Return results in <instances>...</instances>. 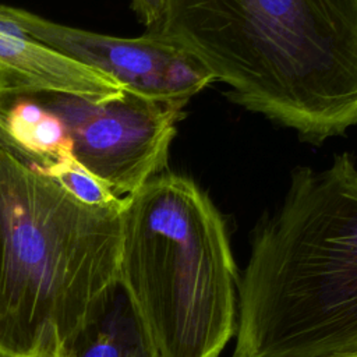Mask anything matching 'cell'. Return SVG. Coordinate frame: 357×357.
<instances>
[{
	"mask_svg": "<svg viewBox=\"0 0 357 357\" xmlns=\"http://www.w3.org/2000/svg\"><path fill=\"white\" fill-rule=\"evenodd\" d=\"M156 33L312 142L357 124V0H165Z\"/></svg>",
	"mask_w": 357,
	"mask_h": 357,
	"instance_id": "6da1fadb",
	"label": "cell"
},
{
	"mask_svg": "<svg viewBox=\"0 0 357 357\" xmlns=\"http://www.w3.org/2000/svg\"><path fill=\"white\" fill-rule=\"evenodd\" d=\"M357 351V167L337 155L298 169L255 231L238 279L231 357H336Z\"/></svg>",
	"mask_w": 357,
	"mask_h": 357,
	"instance_id": "7a4b0ae2",
	"label": "cell"
},
{
	"mask_svg": "<svg viewBox=\"0 0 357 357\" xmlns=\"http://www.w3.org/2000/svg\"><path fill=\"white\" fill-rule=\"evenodd\" d=\"M79 202L0 142V354L59 357L119 287L121 213Z\"/></svg>",
	"mask_w": 357,
	"mask_h": 357,
	"instance_id": "3957f363",
	"label": "cell"
},
{
	"mask_svg": "<svg viewBox=\"0 0 357 357\" xmlns=\"http://www.w3.org/2000/svg\"><path fill=\"white\" fill-rule=\"evenodd\" d=\"M119 284L155 357H219L236 333L238 272L226 223L188 177L126 195Z\"/></svg>",
	"mask_w": 357,
	"mask_h": 357,
	"instance_id": "277c9868",
	"label": "cell"
},
{
	"mask_svg": "<svg viewBox=\"0 0 357 357\" xmlns=\"http://www.w3.org/2000/svg\"><path fill=\"white\" fill-rule=\"evenodd\" d=\"M66 124L75 159L126 197L163 173L183 109L121 89L102 98L39 95Z\"/></svg>",
	"mask_w": 357,
	"mask_h": 357,
	"instance_id": "5b68a950",
	"label": "cell"
},
{
	"mask_svg": "<svg viewBox=\"0 0 357 357\" xmlns=\"http://www.w3.org/2000/svg\"><path fill=\"white\" fill-rule=\"evenodd\" d=\"M0 8L36 42L105 74L127 91L165 102V74L180 47L174 40L148 32L138 38L105 35L64 25L24 8Z\"/></svg>",
	"mask_w": 357,
	"mask_h": 357,
	"instance_id": "8992f818",
	"label": "cell"
},
{
	"mask_svg": "<svg viewBox=\"0 0 357 357\" xmlns=\"http://www.w3.org/2000/svg\"><path fill=\"white\" fill-rule=\"evenodd\" d=\"M0 70L11 96L70 95L102 99L124 89L105 74L85 67L22 32L0 8Z\"/></svg>",
	"mask_w": 357,
	"mask_h": 357,
	"instance_id": "52a82bcc",
	"label": "cell"
},
{
	"mask_svg": "<svg viewBox=\"0 0 357 357\" xmlns=\"http://www.w3.org/2000/svg\"><path fill=\"white\" fill-rule=\"evenodd\" d=\"M59 357H155L120 284Z\"/></svg>",
	"mask_w": 357,
	"mask_h": 357,
	"instance_id": "ba28073f",
	"label": "cell"
},
{
	"mask_svg": "<svg viewBox=\"0 0 357 357\" xmlns=\"http://www.w3.org/2000/svg\"><path fill=\"white\" fill-rule=\"evenodd\" d=\"M63 187L70 195L82 204L92 206H109L119 204V197L113 190L85 169L74 156V153L53 160L47 166L39 169L32 167Z\"/></svg>",
	"mask_w": 357,
	"mask_h": 357,
	"instance_id": "9c48e42d",
	"label": "cell"
},
{
	"mask_svg": "<svg viewBox=\"0 0 357 357\" xmlns=\"http://www.w3.org/2000/svg\"><path fill=\"white\" fill-rule=\"evenodd\" d=\"M131 8L145 25L146 32H153L163 20L165 0H131Z\"/></svg>",
	"mask_w": 357,
	"mask_h": 357,
	"instance_id": "30bf717a",
	"label": "cell"
},
{
	"mask_svg": "<svg viewBox=\"0 0 357 357\" xmlns=\"http://www.w3.org/2000/svg\"><path fill=\"white\" fill-rule=\"evenodd\" d=\"M11 96V86L8 77L0 70V112L3 110L4 102Z\"/></svg>",
	"mask_w": 357,
	"mask_h": 357,
	"instance_id": "8fae6325",
	"label": "cell"
},
{
	"mask_svg": "<svg viewBox=\"0 0 357 357\" xmlns=\"http://www.w3.org/2000/svg\"><path fill=\"white\" fill-rule=\"evenodd\" d=\"M336 357H357V351H356V353H349V354H343V356H336Z\"/></svg>",
	"mask_w": 357,
	"mask_h": 357,
	"instance_id": "7c38bea8",
	"label": "cell"
},
{
	"mask_svg": "<svg viewBox=\"0 0 357 357\" xmlns=\"http://www.w3.org/2000/svg\"><path fill=\"white\" fill-rule=\"evenodd\" d=\"M0 356H3V354H0Z\"/></svg>",
	"mask_w": 357,
	"mask_h": 357,
	"instance_id": "4fadbf2b",
	"label": "cell"
}]
</instances>
